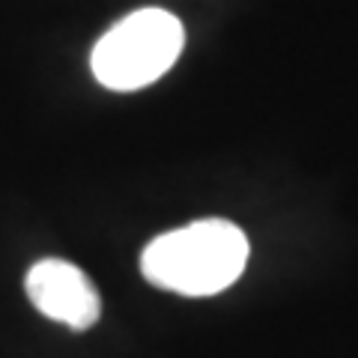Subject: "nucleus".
<instances>
[{"instance_id":"f03ea898","label":"nucleus","mask_w":358,"mask_h":358,"mask_svg":"<svg viewBox=\"0 0 358 358\" xmlns=\"http://www.w3.org/2000/svg\"><path fill=\"white\" fill-rule=\"evenodd\" d=\"M185 33L179 18L167 9H141L114 24L93 48V75L96 81L131 93L141 90L171 69L182 51Z\"/></svg>"},{"instance_id":"7ed1b4c3","label":"nucleus","mask_w":358,"mask_h":358,"mask_svg":"<svg viewBox=\"0 0 358 358\" xmlns=\"http://www.w3.org/2000/svg\"><path fill=\"white\" fill-rule=\"evenodd\" d=\"M27 296L54 322H63L75 331L93 329L102 317V299L93 281L66 260H39L27 272Z\"/></svg>"},{"instance_id":"f257e3e1","label":"nucleus","mask_w":358,"mask_h":358,"mask_svg":"<svg viewBox=\"0 0 358 358\" xmlns=\"http://www.w3.org/2000/svg\"><path fill=\"white\" fill-rule=\"evenodd\" d=\"M248 254V239L236 224L206 218L155 236L141 254V272L179 296H215L239 281Z\"/></svg>"}]
</instances>
